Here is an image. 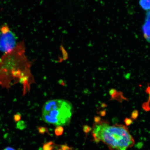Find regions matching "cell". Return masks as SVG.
Masks as SVG:
<instances>
[{"instance_id": "obj_8", "label": "cell", "mask_w": 150, "mask_h": 150, "mask_svg": "<svg viewBox=\"0 0 150 150\" xmlns=\"http://www.w3.org/2000/svg\"><path fill=\"white\" fill-rule=\"evenodd\" d=\"M56 144L52 142H47L43 146V150H53L56 147Z\"/></svg>"}, {"instance_id": "obj_5", "label": "cell", "mask_w": 150, "mask_h": 150, "mask_svg": "<svg viewBox=\"0 0 150 150\" xmlns=\"http://www.w3.org/2000/svg\"><path fill=\"white\" fill-rule=\"evenodd\" d=\"M109 93L112 99L119 100V102L123 99L124 100L125 99V97L123 96L122 93L120 92L117 91L115 89H110L109 91Z\"/></svg>"}, {"instance_id": "obj_3", "label": "cell", "mask_w": 150, "mask_h": 150, "mask_svg": "<svg viewBox=\"0 0 150 150\" xmlns=\"http://www.w3.org/2000/svg\"><path fill=\"white\" fill-rule=\"evenodd\" d=\"M73 112L72 104L61 99L47 101L42 108V118L45 122L56 126L70 124Z\"/></svg>"}, {"instance_id": "obj_1", "label": "cell", "mask_w": 150, "mask_h": 150, "mask_svg": "<svg viewBox=\"0 0 150 150\" xmlns=\"http://www.w3.org/2000/svg\"><path fill=\"white\" fill-rule=\"evenodd\" d=\"M92 130L95 142H103L110 150H127L134 145V139L125 125H110L108 122L101 121L95 124Z\"/></svg>"}, {"instance_id": "obj_11", "label": "cell", "mask_w": 150, "mask_h": 150, "mask_svg": "<svg viewBox=\"0 0 150 150\" xmlns=\"http://www.w3.org/2000/svg\"><path fill=\"white\" fill-rule=\"evenodd\" d=\"M38 130L39 134H44L46 132L48 133L47 128L44 127H38Z\"/></svg>"}, {"instance_id": "obj_4", "label": "cell", "mask_w": 150, "mask_h": 150, "mask_svg": "<svg viewBox=\"0 0 150 150\" xmlns=\"http://www.w3.org/2000/svg\"><path fill=\"white\" fill-rule=\"evenodd\" d=\"M16 36L6 24L0 28V51L7 53L16 46Z\"/></svg>"}, {"instance_id": "obj_13", "label": "cell", "mask_w": 150, "mask_h": 150, "mask_svg": "<svg viewBox=\"0 0 150 150\" xmlns=\"http://www.w3.org/2000/svg\"><path fill=\"white\" fill-rule=\"evenodd\" d=\"M142 108L146 111H149L150 110V103L148 102L144 103L142 105Z\"/></svg>"}, {"instance_id": "obj_7", "label": "cell", "mask_w": 150, "mask_h": 150, "mask_svg": "<svg viewBox=\"0 0 150 150\" xmlns=\"http://www.w3.org/2000/svg\"><path fill=\"white\" fill-rule=\"evenodd\" d=\"M140 4L146 10H150V0H140Z\"/></svg>"}, {"instance_id": "obj_9", "label": "cell", "mask_w": 150, "mask_h": 150, "mask_svg": "<svg viewBox=\"0 0 150 150\" xmlns=\"http://www.w3.org/2000/svg\"><path fill=\"white\" fill-rule=\"evenodd\" d=\"M27 125L25 122L23 121H20L17 122L16 124V127L17 129L20 130H23L27 127Z\"/></svg>"}, {"instance_id": "obj_2", "label": "cell", "mask_w": 150, "mask_h": 150, "mask_svg": "<svg viewBox=\"0 0 150 150\" xmlns=\"http://www.w3.org/2000/svg\"><path fill=\"white\" fill-rule=\"evenodd\" d=\"M25 45L23 42H18L11 51L5 53L0 61V85L9 89L13 80L17 79L20 82L28 76L22 72V66L28 65L25 55Z\"/></svg>"}, {"instance_id": "obj_19", "label": "cell", "mask_w": 150, "mask_h": 150, "mask_svg": "<svg viewBox=\"0 0 150 150\" xmlns=\"http://www.w3.org/2000/svg\"><path fill=\"white\" fill-rule=\"evenodd\" d=\"M146 92L147 93L149 94V100H148V102L149 103L150 102V86H149L147 88V89L146 90Z\"/></svg>"}, {"instance_id": "obj_10", "label": "cell", "mask_w": 150, "mask_h": 150, "mask_svg": "<svg viewBox=\"0 0 150 150\" xmlns=\"http://www.w3.org/2000/svg\"><path fill=\"white\" fill-rule=\"evenodd\" d=\"M64 132V129L62 126H58L56 127L55 130V133L57 136H61Z\"/></svg>"}, {"instance_id": "obj_18", "label": "cell", "mask_w": 150, "mask_h": 150, "mask_svg": "<svg viewBox=\"0 0 150 150\" xmlns=\"http://www.w3.org/2000/svg\"><path fill=\"white\" fill-rule=\"evenodd\" d=\"M94 121L95 123H98L101 121V118L99 117H97V116H95L94 118Z\"/></svg>"}, {"instance_id": "obj_16", "label": "cell", "mask_w": 150, "mask_h": 150, "mask_svg": "<svg viewBox=\"0 0 150 150\" xmlns=\"http://www.w3.org/2000/svg\"><path fill=\"white\" fill-rule=\"evenodd\" d=\"M21 118V115L20 114L17 113L15 114L14 117V121L16 122H17L20 121Z\"/></svg>"}, {"instance_id": "obj_15", "label": "cell", "mask_w": 150, "mask_h": 150, "mask_svg": "<svg viewBox=\"0 0 150 150\" xmlns=\"http://www.w3.org/2000/svg\"><path fill=\"white\" fill-rule=\"evenodd\" d=\"M124 122L126 126L131 125L133 123L132 120L130 118H126L124 120Z\"/></svg>"}, {"instance_id": "obj_22", "label": "cell", "mask_w": 150, "mask_h": 150, "mask_svg": "<svg viewBox=\"0 0 150 150\" xmlns=\"http://www.w3.org/2000/svg\"><path fill=\"white\" fill-rule=\"evenodd\" d=\"M150 21V12H149L147 15V21Z\"/></svg>"}, {"instance_id": "obj_14", "label": "cell", "mask_w": 150, "mask_h": 150, "mask_svg": "<svg viewBox=\"0 0 150 150\" xmlns=\"http://www.w3.org/2000/svg\"><path fill=\"white\" fill-rule=\"evenodd\" d=\"M92 130V128L88 125H84L83 126V131L86 134H88Z\"/></svg>"}, {"instance_id": "obj_6", "label": "cell", "mask_w": 150, "mask_h": 150, "mask_svg": "<svg viewBox=\"0 0 150 150\" xmlns=\"http://www.w3.org/2000/svg\"><path fill=\"white\" fill-rule=\"evenodd\" d=\"M144 36L148 41H150V21H147L142 27Z\"/></svg>"}, {"instance_id": "obj_20", "label": "cell", "mask_w": 150, "mask_h": 150, "mask_svg": "<svg viewBox=\"0 0 150 150\" xmlns=\"http://www.w3.org/2000/svg\"><path fill=\"white\" fill-rule=\"evenodd\" d=\"M100 114L101 116H102V117H103V116L105 115L106 114V110H102V111H100Z\"/></svg>"}, {"instance_id": "obj_12", "label": "cell", "mask_w": 150, "mask_h": 150, "mask_svg": "<svg viewBox=\"0 0 150 150\" xmlns=\"http://www.w3.org/2000/svg\"><path fill=\"white\" fill-rule=\"evenodd\" d=\"M139 116V112L138 110H134L133 111L131 115V118L132 120H135Z\"/></svg>"}, {"instance_id": "obj_17", "label": "cell", "mask_w": 150, "mask_h": 150, "mask_svg": "<svg viewBox=\"0 0 150 150\" xmlns=\"http://www.w3.org/2000/svg\"><path fill=\"white\" fill-rule=\"evenodd\" d=\"M62 150H71L72 149L69 147L67 145H63L61 146V149Z\"/></svg>"}, {"instance_id": "obj_21", "label": "cell", "mask_w": 150, "mask_h": 150, "mask_svg": "<svg viewBox=\"0 0 150 150\" xmlns=\"http://www.w3.org/2000/svg\"><path fill=\"white\" fill-rule=\"evenodd\" d=\"M3 150H16L15 149L11 147H7L6 148H5Z\"/></svg>"}]
</instances>
